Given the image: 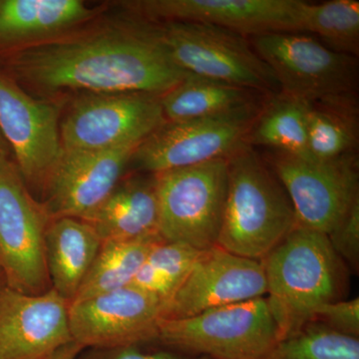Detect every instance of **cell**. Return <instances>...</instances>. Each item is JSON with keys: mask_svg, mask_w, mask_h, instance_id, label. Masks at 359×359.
Segmentation results:
<instances>
[{"mask_svg": "<svg viewBox=\"0 0 359 359\" xmlns=\"http://www.w3.org/2000/svg\"><path fill=\"white\" fill-rule=\"evenodd\" d=\"M11 65L22 81L47 92L162 96L189 75L170 59L150 25L116 26L29 45L16 51Z\"/></svg>", "mask_w": 359, "mask_h": 359, "instance_id": "obj_1", "label": "cell"}, {"mask_svg": "<svg viewBox=\"0 0 359 359\" xmlns=\"http://www.w3.org/2000/svg\"><path fill=\"white\" fill-rule=\"evenodd\" d=\"M262 263L266 301L280 339L311 323L321 306L346 294L348 268L320 231L295 226Z\"/></svg>", "mask_w": 359, "mask_h": 359, "instance_id": "obj_2", "label": "cell"}, {"mask_svg": "<svg viewBox=\"0 0 359 359\" xmlns=\"http://www.w3.org/2000/svg\"><path fill=\"white\" fill-rule=\"evenodd\" d=\"M228 190L217 245L248 259H264L297 226L287 191L252 146L228 158Z\"/></svg>", "mask_w": 359, "mask_h": 359, "instance_id": "obj_3", "label": "cell"}, {"mask_svg": "<svg viewBox=\"0 0 359 359\" xmlns=\"http://www.w3.org/2000/svg\"><path fill=\"white\" fill-rule=\"evenodd\" d=\"M280 340V330L264 297L192 318L162 320L157 342L211 359H268Z\"/></svg>", "mask_w": 359, "mask_h": 359, "instance_id": "obj_4", "label": "cell"}, {"mask_svg": "<svg viewBox=\"0 0 359 359\" xmlns=\"http://www.w3.org/2000/svg\"><path fill=\"white\" fill-rule=\"evenodd\" d=\"M150 25L170 59L189 74L250 91L280 89L269 66L240 33L193 21Z\"/></svg>", "mask_w": 359, "mask_h": 359, "instance_id": "obj_5", "label": "cell"}, {"mask_svg": "<svg viewBox=\"0 0 359 359\" xmlns=\"http://www.w3.org/2000/svg\"><path fill=\"white\" fill-rule=\"evenodd\" d=\"M159 236L198 250L216 247L223 224L228 161L222 158L155 174Z\"/></svg>", "mask_w": 359, "mask_h": 359, "instance_id": "obj_6", "label": "cell"}, {"mask_svg": "<svg viewBox=\"0 0 359 359\" xmlns=\"http://www.w3.org/2000/svg\"><path fill=\"white\" fill-rule=\"evenodd\" d=\"M50 221L15 164L0 156V266L6 287L26 294L52 289L45 255Z\"/></svg>", "mask_w": 359, "mask_h": 359, "instance_id": "obj_7", "label": "cell"}, {"mask_svg": "<svg viewBox=\"0 0 359 359\" xmlns=\"http://www.w3.org/2000/svg\"><path fill=\"white\" fill-rule=\"evenodd\" d=\"M250 45L273 72L282 93L311 104L354 97L358 79L355 56L289 32L254 35Z\"/></svg>", "mask_w": 359, "mask_h": 359, "instance_id": "obj_8", "label": "cell"}, {"mask_svg": "<svg viewBox=\"0 0 359 359\" xmlns=\"http://www.w3.org/2000/svg\"><path fill=\"white\" fill-rule=\"evenodd\" d=\"M257 114L252 102L209 117L166 121L142 142L130 164L155 175L226 159L245 143Z\"/></svg>", "mask_w": 359, "mask_h": 359, "instance_id": "obj_9", "label": "cell"}, {"mask_svg": "<svg viewBox=\"0 0 359 359\" xmlns=\"http://www.w3.org/2000/svg\"><path fill=\"white\" fill-rule=\"evenodd\" d=\"M271 170L294 205L297 226L327 235L359 199L355 153L314 161L276 153Z\"/></svg>", "mask_w": 359, "mask_h": 359, "instance_id": "obj_10", "label": "cell"}, {"mask_svg": "<svg viewBox=\"0 0 359 359\" xmlns=\"http://www.w3.org/2000/svg\"><path fill=\"white\" fill-rule=\"evenodd\" d=\"M161 96L92 94L80 99L62 121L65 151L109 150L142 143L166 122Z\"/></svg>", "mask_w": 359, "mask_h": 359, "instance_id": "obj_11", "label": "cell"}, {"mask_svg": "<svg viewBox=\"0 0 359 359\" xmlns=\"http://www.w3.org/2000/svg\"><path fill=\"white\" fill-rule=\"evenodd\" d=\"M163 311L160 299L133 285L72 302L71 339L83 349L157 342Z\"/></svg>", "mask_w": 359, "mask_h": 359, "instance_id": "obj_12", "label": "cell"}, {"mask_svg": "<svg viewBox=\"0 0 359 359\" xmlns=\"http://www.w3.org/2000/svg\"><path fill=\"white\" fill-rule=\"evenodd\" d=\"M58 120L55 105L36 100L0 74V132L28 189L42 193L62 156Z\"/></svg>", "mask_w": 359, "mask_h": 359, "instance_id": "obj_13", "label": "cell"}, {"mask_svg": "<svg viewBox=\"0 0 359 359\" xmlns=\"http://www.w3.org/2000/svg\"><path fill=\"white\" fill-rule=\"evenodd\" d=\"M266 294L263 263L216 247L204 250L163 311V320L192 318L210 309Z\"/></svg>", "mask_w": 359, "mask_h": 359, "instance_id": "obj_14", "label": "cell"}, {"mask_svg": "<svg viewBox=\"0 0 359 359\" xmlns=\"http://www.w3.org/2000/svg\"><path fill=\"white\" fill-rule=\"evenodd\" d=\"M139 144L109 150L65 151L42 194L50 219H82L94 211L116 185Z\"/></svg>", "mask_w": 359, "mask_h": 359, "instance_id": "obj_15", "label": "cell"}, {"mask_svg": "<svg viewBox=\"0 0 359 359\" xmlns=\"http://www.w3.org/2000/svg\"><path fill=\"white\" fill-rule=\"evenodd\" d=\"M69 302L50 290L26 294L0 290V359H47L73 341Z\"/></svg>", "mask_w": 359, "mask_h": 359, "instance_id": "obj_16", "label": "cell"}, {"mask_svg": "<svg viewBox=\"0 0 359 359\" xmlns=\"http://www.w3.org/2000/svg\"><path fill=\"white\" fill-rule=\"evenodd\" d=\"M301 0H144L130 6L151 20L193 21L240 34L297 32Z\"/></svg>", "mask_w": 359, "mask_h": 359, "instance_id": "obj_17", "label": "cell"}, {"mask_svg": "<svg viewBox=\"0 0 359 359\" xmlns=\"http://www.w3.org/2000/svg\"><path fill=\"white\" fill-rule=\"evenodd\" d=\"M83 219L93 226L102 242L160 237L155 175L123 177Z\"/></svg>", "mask_w": 359, "mask_h": 359, "instance_id": "obj_18", "label": "cell"}, {"mask_svg": "<svg viewBox=\"0 0 359 359\" xmlns=\"http://www.w3.org/2000/svg\"><path fill=\"white\" fill-rule=\"evenodd\" d=\"M95 14L81 0H0V50L56 39Z\"/></svg>", "mask_w": 359, "mask_h": 359, "instance_id": "obj_19", "label": "cell"}, {"mask_svg": "<svg viewBox=\"0 0 359 359\" xmlns=\"http://www.w3.org/2000/svg\"><path fill=\"white\" fill-rule=\"evenodd\" d=\"M102 240L84 219H52L45 235V255L52 290L71 304L84 282Z\"/></svg>", "mask_w": 359, "mask_h": 359, "instance_id": "obj_20", "label": "cell"}, {"mask_svg": "<svg viewBox=\"0 0 359 359\" xmlns=\"http://www.w3.org/2000/svg\"><path fill=\"white\" fill-rule=\"evenodd\" d=\"M311 103L287 94H276L259 111L248 134V145L275 149L280 154L309 159L308 121Z\"/></svg>", "mask_w": 359, "mask_h": 359, "instance_id": "obj_21", "label": "cell"}, {"mask_svg": "<svg viewBox=\"0 0 359 359\" xmlns=\"http://www.w3.org/2000/svg\"><path fill=\"white\" fill-rule=\"evenodd\" d=\"M250 90L189 74L161 96L167 121H186L222 114L252 102Z\"/></svg>", "mask_w": 359, "mask_h": 359, "instance_id": "obj_22", "label": "cell"}, {"mask_svg": "<svg viewBox=\"0 0 359 359\" xmlns=\"http://www.w3.org/2000/svg\"><path fill=\"white\" fill-rule=\"evenodd\" d=\"M358 131L354 97L311 103L308 121L309 160H332L354 152Z\"/></svg>", "mask_w": 359, "mask_h": 359, "instance_id": "obj_23", "label": "cell"}, {"mask_svg": "<svg viewBox=\"0 0 359 359\" xmlns=\"http://www.w3.org/2000/svg\"><path fill=\"white\" fill-rule=\"evenodd\" d=\"M160 241L154 237L103 242L72 302L131 285L149 252Z\"/></svg>", "mask_w": 359, "mask_h": 359, "instance_id": "obj_24", "label": "cell"}, {"mask_svg": "<svg viewBox=\"0 0 359 359\" xmlns=\"http://www.w3.org/2000/svg\"><path fill=\"white\" fill-rule=\"evenodd\" d=\"M297 29L318 35L325 46L339 53L358 56L359 2L332 0L320 4L302 1Z\"/></svg>", "mask_w": 359, "mask_h": 359, "instance_id": "obj_25", "label": "cell"}, {"mask_svg": "<svg viewBox=\"0 0 359 359\" xmlns=\"http://www.w3.org/2000/svg\"><path fill=\"white\" fill-rule=\"evenodd\" d=\"M203 252L160 241L149 252L131 285L154 295L165 306L190 275Z\"/></svg>", "mask_w": 359, "mask_h": 359, "instance_id": "obj_26", "label": "cell"}, {"mask_svg": "<svg viewBox=\"0 0 359 359\" xmlns=\"http://www.w3.org/2000/svg\"><path fill=\"white\" fill-rule=\"evenodd\" d=\"M268 359H359V339L311 321L280 339Z\"/></svg>", "mask_w": 359, "mask_h": 359, "instance_id": "obj_27", "label": "cell"}, {"mask_svg": "<svg viewBox=\"0 0 359 359\" xmlns=\"http://www.w3.org/2000/svg\"><path fill=\"white\" fill-rule=\"evenodd\" d=\"M332 249L347 268L358 273L359 269V199L351 205L344 219L327 233Z\"/></svg>", "mask_w": 359, "mask_h": 359, "instance_id": "obj_28", "label": "cell"}, {"mask_svg": "<svg viewBox=\"0 0 359 359\" xmlns=\"http://www.w3.org/2000/svg\"><path fill=\"white\" fill-rule=\"evenodd\" d=\"M311 321L340 334L359 339V299L325 304L316 311Z\"/></svg>", "mask_w": 359, "mask_h": 359, "instance_id": "obj_29", "label": "cell"}, {"mask_svg": "<svg viewBox=\"0 0 359 359\" xmlns=\"http://www.w3.org/2000/svg\"><path fill=\"white\" fill-rule=\"evenodd\" d=\"M75 359H211L204 355H197L175 351H144L142 346L107 347V348H85Z\"/></svg>", "mask_w": 359, "mask_h": 359, "instance_id": "obj_30", "label": "cell"}, {"mask_svg": "<svg viewBox=\"0 0 359 359\" xmlns=\"http://www.w3.org/2000/svg\"><path fill=\"white\" fill-rule=\"evenodd\" d=\"M83 351L79 344H75L74 341H71L66 346L59 348L55 353L52 354L50 358L47 359H75L78 354Z\"/></svg>", "mask_w": 359, "mask_h": 359, "instance_id": "obj_31", "label": "cell"}, {"mask_svg": "<svg viewBox=\"0 0 359 359\" xmlns=\"http://www.w3.org/2000/svg\"><path fill=\"white\" fill-rule=\"evenodd\" d=\"M9 152V146L6 141V139L2 136L1 132H0V156L2 157H7Z\"/></svg>", "mask_w": 359, "mask_h": 359, "instance_id": "obj_32", "label": "cell"}, {"mask_svg": "<svg viewBox=\"0 0 359 359\" xmlns=\"http://www.w3.org/2000/svg\"><path fill=\"white\" fill-rule=\"evenodd\" d=\"M6 285V276H4V271H2L1 266H0V290L4 289Z\"/></svg>", "mask_w": 359, "mask_h": 359, "instance_id": "obj_33", "label": "cell"}]
</instances>
